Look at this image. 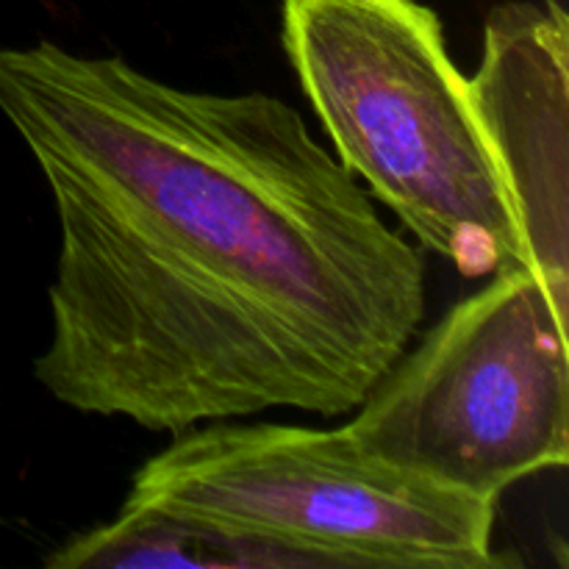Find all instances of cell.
Here are the masks:
<instances>
[{"instance_id":"cell-1","label":"cell","mask_w":569,"mask_h":569,"mask_svg":"<svg viewBox=\"0 0 569 569\" xmlns=\"http://www.w3.org/2000/svg\"><path fill=\"white\" fill-rule=\"evenodd\" d=\"M0 111L59 220L37 381L150 431L350 415L426 320V264L303 117L117 56L0 50Z\"/></svg>"},{"instance_id":"cell-6","label":"cell","mask_w":569,"mask_h":569,"mask_svg":"<svg viewBox=\"0 0 569 569\" xmlns=\"http://www.w3.org/2000/svg\"><path fill=\"white\" fill-rule=\"evenodd\" d=\"M53 569H289L317 567L306 553L261 537L222 531L153 509H120L106 526L78 533L48 556Z\"/></svg>"},{"instance_id":"cell-3","label":"cell","mask_w":569,"mask_h":569,"mask_svg":"<svg viewBox=\"0 0 569 569\" xmlns=\"http://www.w3.org/2000/svg\"><path fill=\"white\" fill-rule=\"evenodd\" d=\"M122 509H153L306 553L317 567L489 569L498 500L381 465L348 428L220 422L176 433Z\"/></svg>"},{"instance_id":"cell-5","label":"cell","mask_w":569,"mask_h":569,"mask_svg":"<svg viewBox=\"0 0 569 569\" xmlns=\"http://www.w3.org/2000/svg\"><path fill=\"white\" fill-rule=\"evenodd\" d=\"M522 261L569 320V31L559 0L489 14L483 59L467 78Z\"/></svg>"},{"instance_id":"cell-2","label":"cell","mask_w":569,"mask_h":569,"mask_svg":"<svg viewBox=\"0 0 569 569\" xmlns=\"http://www.w3.org/2000/svg\"><path fill=\"white\" fill-rule=\"evenodd\" d=\"M283 48L337 159L461 276L526 264L503 178L437 11L283 0Z\"/></svg>"},{"instance_id":"cell-4","label":"cell","mask_w":569,"mask_h":569,"mask_svg":"<svg viewBox=\"0 0 569 569\" xmlns=\"http://www.w3.org/2000/svg\"><path fill=\"white\" fill-rule=\"evenodd\" d=\"M567 317L526 264L400 356L348 422L367 456L483 500L569 461Z\"/></svg>"}]
</instances>
